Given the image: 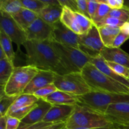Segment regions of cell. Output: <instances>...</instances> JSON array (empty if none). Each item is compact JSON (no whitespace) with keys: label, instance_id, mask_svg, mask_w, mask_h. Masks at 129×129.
<instances>
[{"label":"cell","instance_id":"6da1fadb","mask_svg":"<svg viewBox=\"0 0 129 129\" xmlns=\"http://www.w3.org/2000/svg\"><path fill=\"white\" fill-rule=\"evenodd\" d=\"M23 47L26 52V66L34 67L39 70L52 71L59 75L69 73L62 65L50 40H28Z\"/></svg>","mask_w":129,"mask_h":129},{"label":"cell","instance_id":"7a4b0ae2","mask_svg":"<svg viewBox=\"0 0 129 129\" xmlns=\"http://www.w3.org/2000/svg\"><path fill=\"white\" fill-rule=\"evenodd\" d=\"M81 74L92 91L129 94V88L110 78L90 62L84 66Z\"/></svg>","mask_w":129,"mask_h":129},{"label":"cell","instance_id":"3957f363","mask_svg":"<svg viewBox=\"0 0 129 129\" xmlns=\"http://www.w3.org/2000/svg\"><path fill=\"white\" fill-rule=\"evenodd\" d=\"M116 127L105 114L77 105L74 112L66 122V129H91Z\"/></svg>","mask_w":129,"mask_h":129},{"label":"cell","instance_id":"277c9868","mask_svg":"<svg viewBox=\"0 0 129 129\" xmlns=\"http://www.w3.org/2000/svg\"><path fill=\"white\" fill-rule=\"evenodd\" d=\"M78 105L105 114L110 105L119 103H129V94H117L91 91L78 96Z\"/></svg>","mask_w":129,"mask_h":129},{"label":"cell","instance_id":"5b68a950","mask_svg":"<svg viewBox=\"0 0 129 129\" xmlns=\"http://www.w3.org/2000/svg\"><path fill=\"white\" fill-rule=\"evenodd\" d=\"M50 44L62 65L69 73H81L84 66L90 61L91 57L79 49L51 40Z\"/></svg>","mask_w":129,"mask_h":129},{"label":"cell","instance_id":"8992f818","mask_svg":"<svg viewBox=\"0 0 129 129\" xmlns=\"http://www.w3.org/2000/svg\"><path fill=\"white\" fill-rule=\"evenodd\" d=\"M39 71L30 66L15 67L5 87V94L9 96H19L23 94L25 88L37 74Z\"/></svg>","mask_w":129,"mask_h":129},{"label":"cell","instance_id":"52a82bcc","mask_svg":"<svg viewBox=\"0 0 129 129\" xmlns=\"http://www.w3.org/2000/svg\"><path fill=\"white\" fill-rule=\"evenodd\" d=\"M54 84L58 90L77 96L92 91V89L83 78L81 73H68L64 75L56 74Z\"/></svg>","mask_w":129,"mask_h":129},{"label":"cell","instance_id":"ba28073f","mask_svg":"<svg viewBox=\"0 0 129 129\" xmlns=\"http://www.w3.org/2000/svg\"><path fill=\"white\" fill-rule=\"evenodd\" d=\"M78 44L79 50L91 58L100 55L101 51L105 47L95 25H93L88 32L79 35Z\"/></svg>","mask_w":129,"mask_h":129},{"label":"cell","instance_id":"9c48e42d","mask_svg":"<svg viewBox=\"0 0 129 129\" xmlns=\"http://www.w3.org/2000/svg\"><path fill=\"white\" fill-rule=\"evenodd\" d=\"M60 21L71 31L80 35L89 31L94 23L91 20L80 13L63 7Z\"/></svg>","mask_w":129,"mask_h":129},{"label":"cell","instance_id":"30bf717a","mask_svg":"<svg viewBox=\"0 0 129 129\" xmlns=\"http://www.w3.org/2000/svg\"><path fill=\"white\" fill-rule=\"evenodd\" d=\"M0 28L8 35L18 47L23 45L28 41L26 31L17 23L11 15L3 11H0Z\"/></svg>","mask_w":129,"mask_h":129},{"label":"cell","instance_id":"8fae6325","mask_svg":"<svg viewBox=\"0 0 129 129\" xmlns=\"http://www.w3.org/2000/svg\"><path fill=\"white\" fill-rule=\"evenodd\" d=\"M79 35L66 27L60 20L52 25L51 41L79 49Z\"/></svg>","mask_w":129,"mask_h":129},{"label":"cell","instance_id":"7c38bea8","mask_svg":"<svg viewBox=\"0 0 129 129\" xmlns=\"http://www.w3.org/2000/svg\"><path fill=\"white\" fill-rule=\"evenodd\" d=\"M52 32V25L47 23L38 18L26 30L28 40L45 41L50 40Z\"/></svg>","mask_w":129,"mask_h":129},{"label":"cell","instance_id":"4fadbf2b","mask_svg":"<svg viewBox=\"0 0 129 129\" xmlns=\"http://www.w3.org/2000/svg\"><path fill=\"white\" fill-rule=\"evenodd\" d=\"M117 127L129 123V103H119L112 104L105 113Z\"/></svg>","mask_w":129,"mask_h":129},{"label":"cell","instance_id":"5bb4252c","mask_svg":"<svg viewBox=\"0 0 129 129\" xmlns=\"http://www.w3.org/2000/svg\"><path fill=\"white\" fill-rule=\"evenodd\" d=\"M76 105H54L43 119V122L57 123L66 122L74 112Z\"/></svg>","mask_w":129,"mask_h":129},{"label":"cell","instance_id":"9a60e30c","mask_svg":"<svg viewBox=\"0 0 129 129\" xmlns=\"http://www.w3.org/2000/svg\"><path fill=\"white\" fill-rule=\"evenodd\" d=\"M52 105L44 99H39L37 102V106L30 111V113L21 120L20 127L28 125H34L42 122L43 119L48 113Z\"/></svg>","mask_w":129,"mask_h":129},{"label":"cell","instance_id":"2e32d148","mask_svg":"<svg viewBox=\"0 0 129 129\" xmlns=\"http://www.w3.org/2000/svg\"><path fill=\"white\" fill-rule=\"evenodd\" d=\"M55 73L49 71L39 70V73L30 81L24 91L25 94H34L41 88L52 84L55 79Z\"/></svg>","mask_w":129,"mask_h":129},{"label":"cell","instance_id":"e0dca14e","mask_svg":"<svg viewBox=\"0 0 129 129\" xmlns=\"http://www.w3.org/2000/svg\"><path fill=\"white\" fill-rule=\"evenodd\" d=\"M100 55L107 62L117 63L129 69V54L120 47H107L105 46L101 51Z\"/></svg>","mask_w":129,"mask_h":129},{"label":"cell","instance_id":"ac0fdd59","mask_svg":"<svg viewBox=\"0 0 129 129\" xmlns=\"http://www.w3.org/2000/svg\"><path fill=\"white\" fill-rule=\"evenodd\" d=\"M89 62L94 65L97 69H99L101 72L109 76L110 78L129 88V79L119 75L117 73H115L113 69H111L108 66L106 60L101 55L96 57H91L90 59Z\"/></svg>","mask_w":129,"mask_h":129},{"label":"cell","instance_id":"d6986e66","mask_svg":"<svg viewBox=\"0 0 129 129\" xmlns=\"http://www.w3.org/2000/svg\"><path fill=\"white\" fill-rule=\"evenodd\" d=\"M44 100L52 105H77L79 102V100L77 96L60 90L55 91Z\"/></svg>","mask_w":129,"mask_h":129},{"label":"cell","instance_id":"ffe728a7","mask_svg":"<svg viewBox=\"0 0 129 129\" xmlns=\"http://www.w3.org/2000/svg\"><path fill=\"white\" fill-rule=\"evenodd\" d=\"M63 7L61 5L46 6L38 15L42 20L50 25L60 21Z\"/></svg>","mask_w":129,"mask_h":129},{"label":"cell","instance_id":"44dd1931","mask_svg":"<svg viewBox=\"0 0 129 129\" xmlns=\"http://www.w3.org/2000/svg\"><path fill=\"white\" fill-rule=\"evenodd\" d=\"M11 16L25 31L28 28L39 18V15L37 13L24 8H22L17 13Z\"/></svg>","mask_w":129,"mask_h":129},{"label":"cell","instance_id":"7402d4cb","mask_svg":"<svg viewBox=\"0 0 129 129\" xmlns=\"http://www.w3.org/2000/svg\"><path fill=\"white\" fill-rule=\"evenodd\" d=\"M98 28L105 46L112 47L115 39L120 32V27L105 25L98 27Z\"/></svg>","mask_w":129,"mask_h":129},{"label":"cell","instance_id":"603a6c76","mask_svg":"<svg viewBox=\"0 0 129 129\" xmlns=\"http://www.w3.org/2000/svg\"><path fill=\"white\" fill-rule=\"evenodd\" d=\"M15 68V66L8 58L0 60V86L5 88Z\"/></svg>","mask_w":129,"mask_h":129},{"label":"cell","instance_id":"cb8c5ba5","mask_svg":"<svg viewBox=\"0 0 129 129\" xmlns=\"http://www.w3.org/2000/svg\"><path fill=\"white\" fill-rule=\"evenodd\" d=\"M39 100V98H37L34 94L23 93L17 97L16 100L15 101L13 105L10 107L8 111L15 110L19 108L31 106L35 104Z\"/></svg>","mask_w":129,"mask_h":129},{"label":"cell","instance_id":"d4e9b609","mask_svg":"<svg viewBox=\"0 0 129 129\" xmlns=\"http://www.w3.org/2000/svg\"><path fill=\"white\" fill-rule=\"evenodd\" d=\"M12 40L8 35L0 28V47L3 49L8 59L14 64L15 60V53L12 45Z\"/></svg>","mask_w":129,"mask_h":129},{"label":"cell","instance_id":"484cf974","mask_svg":"<svg viewBox=\"0 0 129 129\" xmlns=\"http://www.w3.org/2000/svg\"><path fill=\"white\" fill-rule=\"evenodd\" d=\"M20 0H1L0 1V11L13 15L17 13L22 8Z\"/></svg>","mask_w":129,"mask_h":129},{"label":"cell","instance_id":"4316f807","mask_svg":"<svg viewBox=\"0 0 129 129\" xmlns=\"http://www.w3.org/2000/svg\"><path fill=\"white\" fill-rule=\"evenodd\" d=\"M18 96H9L6 94L0 95V117L6 116L10 107Z\"/></svg>","mask_w":129,"mask_h":129},{"label":"cell","instance_id":"83f0119b","mask_svg":"<svg viewBox=\"0 0 129 129\" xmlns=\"http://www.w3.org/2000/svg\"><path fill=\"white\" fill-rule=\"evenodd\" d=\"M22 7L39 14L46 5L42 0H20Z\"/></svg>","mask_w":129,"mask_h":129},{"label":"cell","instance_id":"f1b7e54d","mask_svg":"<svg viewBox=\"0 0 129 129\" xmlns=\"http://www.w3.org/2000/svg\"><path fill=\"white\" fill-rule=\"evenodd\" d=\"M98 1L100 3L99 6H98V8L96 12L95 15H94V17L92 19V21L94 23V25H96V23H99L103 19H104L106 16H108L109 13L112 10L106 4L100 2L99 0H98Z\"/></svg>","mask_w":129,"mask_h":129},{"label":"cell","instance_id":"f546056e","mask_svg":"<svg viewBox=\"0 0 129 129\" xmlns=\"http://www.w3.org/2000/svg\"><path fill=\"white\" fill-rule=\"evenodd\" d=\"M108 16L116 18L125 23L129 22V6L124 5L122 8L112 9Z\"/></svg>","mask_w":129,"mask_h":129},{"label":"cell","instance_id":"4dcf8cb0","mask_svg":"<svg viewBox=\"0 0 129 129\" xmlns=\"http://www.w3.org/2000/svg\"><path fill=\"white\" fill-rule=\"evenodd\" d=\"M37 106V103L31 106H29L27 107H24V108H19V109L15 110L12 111H8L6 114L8 117H12L20 120V121L23 119L30 112L31 110L34 109Z\"/></svg>","mask_w":129,"mask_h":129},{"label":"cell","instance_id":"1f68e13d","mask_svg":"<svg viewBox=\"0 0 129 129\" xmlns=\"http://www.w3.org/2000/svg\"><path fill=\"white\" fill-rule=\"evenodd\" d=\"M57 90H58V89L55 87V84L52 83V84H49V85L38 90L37 91L34 93V95L35 96L39 99H45L48 96L51 94L52 93H53Z\"/></svg>","mask_w":129,"mask_h":129},{"label":"cell","instance_id":"d6a6232c","mask_svg":"<svg viewBox=\"0 0 129 129\" xmlns=\"http://www.w3.org/2000/svg\"><path fill=\"white\" fill-rule=\"evenodd\" d=\"M125 22H123L122 20H120L114 17H111V16H106L104 19L100 21L99 23L96 24V26L97 27H100L105 25H108V26H117V27H121Z\"/></svg>","mask_w":129,"mask_h":129},{"label":"cell","instance_id":"836d02e7","mask_svg":"<svg viewBox=\"0 0 129 129\" xmlns=\"http://www.w3.org/2000/svg\"><path fill=\"white\" fill-rule=\"evenodd\" d=\"M107 64L111 69H113L117 74L129 79V69L127 67L117 64V63L112 62H107Z\"/></svg>","mask_w":129,"mask_h":129},{"label":"cell","instance_id":"e575fe53","mask_svg":"<svg viewBox=\"0 0 129 129\" xmlns=\"http://www.w3.org/2000/svg\"><path fill=\"white\" fill-rule=\"evenodd\" d=\"M78 8V12L90 18L88 9V0H75Z\"/></svg>","mask_w":129,"mask_h":129},{"label":"cell","instance_id":"d590c367","mask_svg":"<svg viewBox=\"0 0 129 129\" xmlns=\"http://www.w3.org/2000/svg\"><path fill=\"white\" fill-rule=\"evenodd\" d=\"M100 2L108 5L111 9H120L124 6L125 2L123 0H99Z\"/></svg>","mask_w":129,"mask_h":129},{"label":"cell","instance_id":"8d00e7d4","mask_svg":"<svg viewBox=\"0 0 129 129\" xmlns=\"http://www.w3.org/2000/svg\"><path fill=\"white\" fill-rule=\"evenodd\" d=\"M99 5L100 3H98V0H95V1L94 0H88V13H89V15L91 20L98 10Z\"/></svg>","mask_w":129,"mask_h":129},{"label":"cell","instance_id":"74e56055","mask_svg":"<svg viewBox=\"0 0 129 129\" xmlns=\"http://www.w3.org/2000/svg\"><path fill=\"white\" fill-rule=\"evenodd\" d=\"M128 39H129L128 35H125V34H123V33L120 31V32L118 34V35L117 36V37L115 38V39L112 47H115V48L120 47L121 45H122L123 43L125 42Z\"/></svg>","mask_w":129,"mask_h":129},{"label":"cell","instance_id":"f35d334b","mask_svg":"<svg viewBox=\"0 0 129 129\" xmlns=\"http://www.w3.org/2000/svg\"><path fill=\"white\" fill-rule=\"evenodd\" d=\"M8 117V116H7ZM21 121L15 117H8L6 122V129H18L20 127Z\"/></svg>","mask_w":129,"mask_h":129},{"label":"cell","instance_id":"ab89813d","mask_svg":"<svg viewBox=\"0 0 129 129\" xmlns=\"http://www.w3.org/2000/svg\"><path fill=\"white\" fill-rule=\"evenodd\" d=\"M53 124H54V123H47V122L42 121V122H40L39 123H35L34 125H25L23 126V127H19L18 129H42Z\"/></svg>","mask_w":129,"mask_h":129},{"label":"cell","instance_id":"60d3db41","mask_svg":"<svg viewBox=\"0 0 129 129\" xmlns=\"http://www.w3.org/2000/svg\"><path fill=\"white\" fill-rule=\"evenodd\" d=\"M62 7H66L73 11L78 12V8L75 0H59Z\"/></svg>","mask_w":129,"mask_h":129},{"label":"cell","instance_id":"b9f144b4","mask_svg":"<svg viewBox=\"0 0 129 129\" xmlns=\"http://www.w3.org/2000/svg\"><path fill=\"white\" fill-rule=\"evenodd\" d=\"M66 123L64 122H62V123H54V124L49 125L48 127H45L42 129H63L65 128Z\"/></svg>","mask_w":129,"mask_h":129},{"label":"cell","instance_id":"7bdbcfd3","mask_svg":"<svg viewBox=\"0 0 129 129\" xmlns=\"http://www.w3.org/2000/svg\"><path fill=\"white\" fill-rule=\"evenodd\" d=\"M120 30L121 32L129 36V22L125 23L121 27H120Z\"/></svg>","mask_w":129,"mask_h":129},{"label":"cell","instance_id":"ee69618b","mask_svg":"<svg viewBox=\"0 0 129 129\" xmlns=\"http://www.w3.org/2000/svg\"><path fill=\"white\" fill-rule=\"evenodd\" d=\"M7 116L0 117V129H6V122H7Z\"/></svg>","mask_w":129,"mask_h":129},{"label":"cell","instance_id":"f6af8a7d","mask_svg":"<svg viewBox=\"0 0 129 129\" xmlns=\"http://www.w3.org/2000/svg\"><path fill=\"white\" fill-rule=\"evenodd\" d=\"M46 6L49 5H60L59 0H42Z\"/></svg>","mask_w":129,"mask_h":129},{"label":"cell","instance_id":"bcb514c9","mask_svg":"<svg viewBox=\"0 0 129 129\" xmlns=\"http://www.w3.org/2000/svg\"><path fill=\"white\" fill-rule=\"evenodd\" d=\"M5 58H8L6 56V54H5V51L3 50V49L0 47V60H2V59H5Z\"/></svg>","mask_w":129,"mask_h":129},{"label":"cell","instance_id":"7dc6e473","mask_svg":"<svg viewBox=\"0 0 129 129\" xmlns=\"http://www.w3.org/2000/svg\"><path fill=\"white\" fill-rule=\"evenodd\" d=\"M117 129H129V123L125 125L120 126V127H117Z\"/></svg>","mask_w":129,"mask_h":129},{"label":"cell","instance_id":"c3c4849f","mask_svg":"<svg viewBox=\"0 0 129 129\" xmlns=\"http://www.w3.org/2000/svg\"><path fill=\"white\" fill-rule=\"evenodd\" d=\"M63 129H66L64 128ZM91 129H117L116 127H108V128H91Z\"/></svg>","mask_w":129,"mask_h":129},{"label":"cell","instance_id":"681fc988","mask_svg":"<svg viewBox=\"0 0 129 129\" xmlns=\"http://www.w3.org/2000/svg\"><path fill=\"white\" fill-rule=\"evenodd\" d=\"M125 5H126V6H129V1H125Z\"/></svg>","mask_w":129,"mask_h":129}]
</instances>
